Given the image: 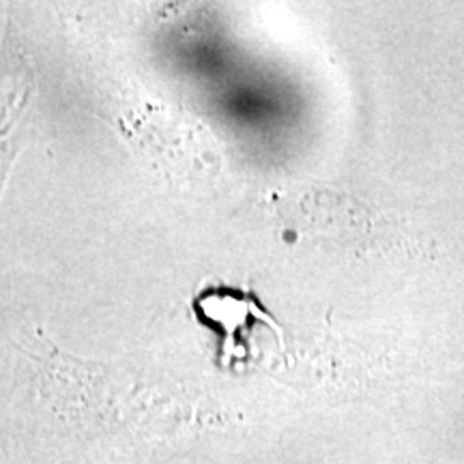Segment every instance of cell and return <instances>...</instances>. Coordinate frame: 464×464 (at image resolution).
Wrapping results in <instances>:
<instances>
[]
</instances>
